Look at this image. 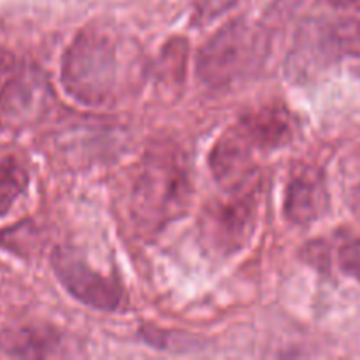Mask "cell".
<instances>
[{
  "instance_id": "9c48e42d",
  "label": "cell",
  "mask_w": 360,
  "mask_h": 360,
  "mask_svg": "<svg viewBox=\"0 0 360 360\" xmlns=\"http://www.w3.org/2000/svg\"><path fill=\"white\" fill-rule=\"evenodd\" d=\"M49 345L51 341L44 334H39L35 330H23L18 334L11 350L14 355H21V357H44V348H48Z\"/></svg>"
},
{
  "instance_id": "ba28073f",
  "label": "cell",
  "mask_w": 360,
  "mask_h": 360,
  "mask_svg": "<svg viewBox=\"0 0 360 360\" xmlns=\"http://www.w3.org/2000/svg\"><path fill=\"white\" fill-rule=\"evenodd\" d=\"M28 186L27 167L14 157L0 158V217L7 214Z\"/></svg>"
},
{
  "instance_id": "30bf717a",
  "label": "cell",
  "mask_w": 360,
  "mask_h": 360,
  "mask_svg": "<svg viewBox=\"0 0 360 360\" xmlns=\"http://www.w3.org/2000/svg\"><path fill=\"white\" fill-rule=\"evenodd\" d=\"M340 264L345 273L360 281V239H354L341 246Z\"/></svg>"
},
{
  "instance_id": "4fadbf2b",
  "label": "cell",
  "mask_w": 360,
  "mask_h": 360,
  "mask_svg": "<svg viewBox=\"0 0 360 360\" xmlns=\"http://www.w3.org/2000/svg\"><path fill=\"white\" fill-rule=\"evenodd\" d=\"M327 2L334 4V6H352V4H359L360 0H327Z\"/></svg>"
},
{
  "instance_id": "5bb4252c",
  "label": "cell",
  "mask_w": 360,
  "mask_h": 360,
  "mask_svg": "<svg viewBox=\"0 0 360 360\" xmlns=\"http://www.w3.org/2000/svg\"><path fill=\"white\" fill-rule=\"evenodd\" d=\"M357 206H359V211H360V188L357 190Z\"/></svg>"
},
{
  "instance_id": "277c9868",
  "label": "cell",
  "mask_w": 360,
  "mask_h": 360,
  "mask_svg": "<svg viewBox=\"0 0 360 360\" xmlns=\"http://www.w3.org/2000/svg\"><path fill=\"white\" fill-rule=\"evenodd\" d=\"M51 266L65 290L83 304L101 311H116L122 308L125 301L122 285L91 269L76 252L56 250Z\"/></svg>"
},
{
  "instance_id": "7c38bea8",
  "label": "cell",
  "mask_w": 360,
  "mask_h": 360,
  "mask_svg": "<svg viewBox=\"0 0 360 360\" xmlns=\"http://www.w3.org/2000/svg\"><path fill=\"white\" fill-rule=\"evenodd\" d=\"M11 65H13V56H11L6 49L0 48V76L6 74L7 70L11 69Z\"/></svg>"
},
{
  "instance_id": "6da1fadb",
  "label": "cell",
  "mask_w": 360,
  "mask_h": 360,
  "mask_svg": "<svg viewBox=\"0 0 360 360\" xmlns=\"http://www.w3.org/2000/svg\"><path fill=\"white\" fill-rule=\"evenodd\" d=\"M192 195L186 160L176 148L148 151L137 172L132 210L146 231L157 232L185 213Z\"/></svg>"
},
{
  "instance_id": "52a82bcc",
  "label": "cell",
  "mask_w": 360,
  "mask_h": 360,
  "mask_svg": "<svg viewBox=\"0 0 360 360\" xmlns=\"http://www.w3.org/2000/svg\"><path fill=\"white\" fill-rule=\"evenodd\" d=\"M236 127L255 151L276 150L287 144L294 134L292 115L281 104H269L246 112Z\"/></svg>"
},
{
  "instance_id": "8992f818",
  "label": "cell",
  "mask_w": 360,
  "mask_h": 360,
  "mask_svg": "<svg viewBox=\"0 0 360 360\" xmlns=\"http://www.w3.org/2000/svg\"><path fill=\"white\" fill-rule=\"evenodd\" d=\"M330 199L326 176L319 167L297 169L285 193V214L295 225H309L329 211Z\"/></svg>"
},
{
  "instance_id": "3957f363",
  "label": "cell",
  "mask_w": 360,
  "mask_h": 360,
  "mask_svg": "<svg viewBox=\"0 0 360 360\" xmlns=\"http://www.w3.org/2000/svg\"><path fill=\"white\" fill-rule=\"evenodd\" d=\"M225 193V199L217 200L204 210L200 229L211 250L220 255H234L248 245L255 231L260 183Z\"/></svg>"
},
{
  "instance_id": "8fae6325",
  "label": "cell",
  "mask_w": 360,
  "mask_h": 360,
  "mask_svg": "<svg viewBox=\"0 0 360 360\" xmlns=\"http://www.w3.org/2000/svg\"><path fill=\"white\" fill-rule=\"evenodd\" d=\"M193 9L204 20H213L234 6L236 0H190Z\"/></svg>"
},
{
  "instance_id": "7a4b0ae2",
  "label": "cell",
  "mask_w": 360,
  "mask_h": 360,
  "mask_svg": "<svg viewBox=\"0 0 360 360\" xmlns=\"http://www.w3.org/2000/svg\"><path fill=\"white\" fill-rule=\"evenodd\" d=\"M62 81L65 90L88 105H98L111 95L116 81V51L109 35L84 30L63 55Z\"/></svg>"
},
{
  "instance_id": "5b68a950",
  "label": "cell",
  "mask_w": 360,
  "mask_h": 360,
  "mask_svg": "<svg viewBox=\"0 0 360 360\" xmlns=\"http://www.w3.org/2000/svg\"><path fill=\"white\" fill-rule=\"evenodd\" d=\"M250 56V34L243 23L232 21L218 30L199 53L197 72L204 83L224 86L245 67Z\"/></svg>"
}]
</instances>
